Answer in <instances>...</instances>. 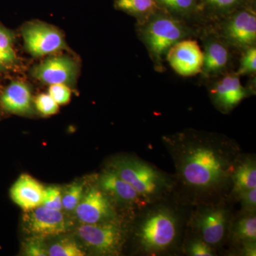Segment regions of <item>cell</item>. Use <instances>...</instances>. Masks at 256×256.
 Returning <instances> with one entry per match:
<instances>
[{"mask_svg": "<svg viewBox=\"0 0 256 256\" xmlns=\"http://www.w3.org/2000/svg\"><path fill=\"white\" fill-rule=\"evenodd\" d=\"M173 160L176 181L186 196L203 202L232 188L240 148L222 134L186 129L162 137Z\"/></svg>", "mask_w": 256, "mask_h": 256, "instance_id": "cell-1", "label": "cell"}, {"mask_svg": "<svg viewBox=\"0 0 256 256\" xmlns=\"http://www.w3.org/2000/svg\"><path fill=\"white\" fill-rule=\"evenodd\" d=\"M136 33L148 50L154 70H166V53L173 45L188 38H198L201 28H194L182 20L156 8L146 20L136 22Z\"/></svg>", "mask_w": 256, "mask_h": 256, "instance_id": "cell-2", "label": "cell"}, {"mask_svg": "<svg viewBox=\"0 0 256 256\" xmlns=\"http://www.w3.org/2000/svg\"><path fill=\"white\" fill-rule=\"evenodd\" d=\"M110 169L130 184L149 204L164 196L172 188L166 175L150 163L134 156L114 160Z\"/></svg>", "mask_w": 256, "mask_h": 256, "instance_id": "cell-3", "label": "cell"}, {"mask_svg": "<svg viewBox=\"0 0 256 256\" xmlns=\"http://www.w3.org/2000/svg\"><path fill=\"white\" fill-rule=\"evenodd\" d=\"M178 232V220L174 212L166 207H156L138 224L136 240L144 254L156 255L174 245Z\"/></svg>", "mask_w": 256, "mask_h": 256, "instance_id": "cell-4", "label": "cell"}, {"mask_svg": "<svg viewBox=\"0 0 256 256\" xmlns=\"http://www.w3.org/2000/svg\"><path fill=\"white\" fill-rule=\"evenodd\" d=\"M237 54L256 45V3L207 25Z\"/></svg>", "mask_w": 256, "mask_h": 256, "instance_id": "cell-5", "label": "cell"}, {"mask_svg": "<svg viewBox=\"0 0 256 256\" xmlns=\"http://www.w3.org/2000/svg\"><path fill=\"white\" fill-rule=\"evenodd\" d=\"M200 38L203 53V65L200 78L202 82L217 78L236 70L235 60L238 54L208 26L200 30Z\"/></svg>", "mask_w": 256, "mask_h": 256, "instance_id": "cell-6", "label": "cell"}, {"mask_svg": "<svg viewBox=\"0 0 256 256\" xmlns=\"http://www.w3.org/2000/svg\"><path fill=\"white\" fill-rule=\"evenodd\" d=\"M204 82L212 104L224 114L232 112L242 100L256 94V77L244 86L235 70Z\"/></svg>", "mask_w": 256, "mask_h": 256, "instance_id": "cell-7", "label": "cell"}, {"mask_svg": "<svg viewBox=\"0 0 256 256\" xmlns=\"http://www.w3.org/2000/svg\"><path fill=\"white\" fill-rule=\"evenodd\" d=\"M77 234L86 246L102 256L118 255L124 242V229L117 220L101 223L82 224Z\"/></svg>", "mask_w": 256, "mask_h": 256, "instance_id": "cell-8", "label": "cell"}, {"mask_svg": "<svg viewBox=\"0 0 256 256\" xmlns=\"http://www.w3.org/2000/svg\"><path fill=\"white\" fill-rule=\"evenodd\" d=\"M22 36L25 48L34 57L54 54L68 48L63 34L58 28L38 20L24 24Z\"/></svg>", "mask_w": 256, "mask_h": 256, "instance_id": "cell-9", "label": "cell"}, {"mask_svg": "<svg viewBox=\"0 0 256 256\" xmlns=\"http://www.w3.org/2000/svg\"><path fill=\"white\" fill-rule=\"evenodd\" d=\"M79 64L66 55L54 56L42 60L32 68L34 78L44 84H64L74 86L79 74Z\"/></svg>", "mask_w": 256, "mask_h": 256, "instance_id": "cell-10", "label": "cell"}, {"mask_svg": "<svg viewBox=\"0 0 256 256\" xmlns=\"http://www.w3.org/2000/svg\"><path fill=\"white\" fill-rule=\"evenodd\" d=\"M22 222L26 233L43 238L65 233L68 226L62 210H50L42 205L25 212Z\"/></svg>", "mask_w": 256, "mask_h": 256, "instance_id": "cell-11", "label": "cell"}, {"mask_svg": "<svg viewBox=\"0 0 256 256\" xmlns=\"http://www.w3.org/2000/svg\"><path fill=\"white\" fill-rule=\"evenodd\" d=\"M165 62L181 76L200 75L203 65L202 47L196 38L181 40L168 50Z\"/></svg>", "mask_w": 256, "mask_h": 256, "instance_id": "cell-12", "label": "cell"}, {"mask_svg": "<svg viewBox=\"0 0 256 256\" xmlns=\"http://www.w3.org/2000/svg\"><path fill=\"white\" fill-rule=\"evenodd\" d=\"M75 210L82 224H98L116 220L112 200L99 186L89 188Z\"/></svg>", "mask_w": 256, "mask_h": 256, "instance_id": "cell-13", "label": "cell"}, {"mask_svg": "<svg viewBox=\"0 0 256 256\" xmlns=\"http://www.w3.org/2000/svg\"><path fill=\"white\" fill-rule=\"evenodd\" d=\"M228 210L220 206H208L197 214L194 225L201 239L210 246L220 245L228 230Z\"/></svg>", "mask_w": 256, "mask_h": 256, "instance_id": "cell-14", "label": "cell"}, {"mask_svg": "<svg viewBox=\"0 0 256 256\" xmlns=\"http://www.w3.org/2000/svg\"><path fill=\"white\" fill-rule=\"evenodd\" d=\"M98 186L111 200L126 206L144 208L149 204L130 184L120 178L111 169L106 170L100 175Z\"/></svg>", "mask_w": 256, "mask_h": 256, "instance_id": "cell-15", "label": "cell"}, {"mask_svg": "<svg viewBox=\"0 0 256 256\" xmlns=\"http://www.w3.org/2000/svg\"><path fill=\"white\" fill-rule=\"evenodd\" d=\"M45 188L36 178L22 174L10 190L12 200L25 212L42 206Z\"/></svg>", "mask_w": 256, "mask_h": 256, "instance_id": "cell-16", "label": "cell"}, {"mask_svg": "<svg viewBox=\"0 0 256 256\" xmlns=\"http://www.w3.org/2000/svg\"><path fill=\"white\" fill-rule=\"evenodd\" d=\"M0 102L5 110L12 114H28L33 110L31 89L21 80L10 82L2 94Z\"/></svg>", "mask_w": 256, "mask_h": 256, "instance_id": "cell-17", "label": "cell"}, {"mask_svg": "<svg viewBox=\"0 0 256 256\" xmlns=\"http://www.w3.org/2000/svg\"><path fill=\"white\" fill-rule=\"evenodd\" d=\"M255 3L256 0H198V8L205 26L232 14L236 10Z\"/></svg>", "mask_w": 256, "mask_h": 256, "instance_id": "cell-18", "label": "cell"}, {"mask_svg": "<svg viewBox=\"0 0 256 256\" xmlns=\"http://www.w3.org/2000/svg\"><path fill=\"white\" fill-rule=\"evenodd\" d=\"M156 6L168 14L198 28L204 26L198 0H154Z\"/></svg>", "mask_w": 256, "mask_h": 256, "instance_id": "cell-19", "label": "cell"}, {"mask_svg": "<svg viewBox=\"0 0 256 256\" xmlns=\"http://www.w3.org/2000/svg\"><path fill=\"white\" fill-rule=\"evenodd\" d=\"M256 188V163L254 156H239L232 174V192L236 196L245 190Z\"/></svg>", "mask_w": 256, "mask_h": 256, "instance_id": "cell-20", "label": "cell"}, {"mask_svg": "<svg viewBox=\"0 0 256 256\" xmlns=\"http://www.w3.org/2000/svg\"><path fill=\"white\" fill-rule=\"evenodd\" d=\"M114 8L136 18L137 22L146 20L158 8L154 0H114Z\"/></svg>", "mask_w": 256, "mask_h": 256, "instance_id": "cell-21", "label": "cell"}, {"mask_svg": "<svg viewBox=\"0 0 256 256\" xmlns=\"http://www.w3.org/2000/svg\"><path fill=\"white\" fill-rule=\"evenodd\" d=\"M234 242L240 244L256 242V213H246L234 223L232 230Z\"/></svg>", "mask_w": 256, "mask_h": 256, "instance_id": "cell-22", "label": "cell"}, {"mask_svg": "<svg viewBox=\"0 0 256 256\" xmlns=\"http://www.w3.org/2000/svg\"><path fill=\"white\" fill-rule=\"evenodd\" d=\"M14 34L0 24V54L9 66L18 62V56L14 48Z\"/></svg>", "mask_w": 256, "mask_h": 256, "instance_id": "cell-23", "label": "cell"}, {"mask_svg": "<svg viewBox=\"0 0 256 256\" xmlns=\"http://www.w3.org/2000/svg\"><path fill=\"white\" fill-rule=\"evenodd\" d=\"M238 62L235 72L239 76L256 77V45L242 52L238 56Z\"/></svg>", "mask_w": 256, "mask_h": 256, "instance_id": "cell-24", "label": "cell"}, {"mask_svg": "<svg viewBox=\"0 0 256 256\" xmlns=\"http://www.w3.org/2000/svg\"><path fill=\"white\" fill-rule=\"evenodd\" d=\"M50 256H84L85 252L80 248L77 242L72 238H62L53 245L48 250Z\"/></svg>", "mask_w": 256, "mask_h": 256, "instance_id": "cell-25", "label": "cell"}, {"mask_svg": "<svg viewBox=\"0 0 256 256\" xmlns=\"http://www.w3.org/2000/svg\"><path fill=\"white\" fill-rule=\"evenodd\" d=\"M84 188L82 184H74L69 186L62 194V206L66 210H74L76 208L84 196Z\"/></svg>", "mask_w": 256, "mask_h": 256, "instance_id": "cell-26", "label": "cell"}, {"mask_svg": "<svg viewBox=\"0 0 256 256\" xmlns=\"http://www.w3.org/2000/svg\"><path fill=\"white\" fill-rule=\"evenodd\" d=\"M34 104L36 110L44 116H53L60 108V106L48 94H42L37 96Z\"/></svg>", "mask_w": 256, "mask_h": 256, "instance_id": "cell-27", "label": "cell"}, {"mask_svg": "<svg viewBox=\"0 0 256 256\" xmlns=\"http://www.w3.org/2000/svg\"><path fill=\"white\" fill-rule=\"evenodd\" d=\"M42 206L50 210H62V194L60 188L57 186H50L45 188Z\"/></svg>", "mask_w": 256, "mask_h": 256, "instance_id": "cell-28", "label": "cell"}, {"mask_svg": "<svg viewBox=\"0 0 256 256\" xmlns=\"http://www.w3.org/2000/svg\"><path fill=\"white\" fill-rule=\"evenodd\" d=\"M24 254L28 256H45L48 252L45 248L43 238L32 236L24 242Z\"/></svg>", "mask_w": 256, "mask_h": 256, "instance_id": "cell-29", "label": "cell"}, {"mask_svg": "<svg viewBox=\"0 0 256 256\" xmlns=\"http://www.w3.org/2000/svg\"><path fill=\"white\" fill-rule=\"evenodd\" d=\"M48 94L58 106L68 104L72 97L70 87L64 84H53L48 88Z\"/></svg>", "mask_w": 256, "mask_h": 256, "instance_id": "cell-30", "label": "cell"}, {"mask_svg": "<svg viewBox=\"0 0 256 256\" xmlns=\"http://www.w3.org/2000/svg\"><path fill=\"white\" fill-rule=\"evenodd\" d=\"M246 213H256V188L245 190L236 195Z\"/></svg>", "mask_w": 256, "mask_h": 256, "instance_id": "cell-31", "label": "cell"}, {"mask_svg": "<svg viewBox=\"0 0 256 256\" xmlns=\"http://www.w3.org/2000/svg\"><path fill=\"white\" fill-rule=\"evenodd\" d=\"M210 246L202 239H195L188 246V254L192 256H212L214 255Z\"/></svg>", "mask_w": 256, "mask_h": 256, "instance_id": "cell-32", "label": "cell"}, {"mask_svg": "<svg viewBox=\"0 0 256 256\" xmlns=\"http://www.w3.org/2000/svg\"><path fill=\"white\" fill-rule=\"evenodd\" d=\"M242 254L244 256H256V242H246L242 244Z\"/></svg>", "mask_w": 256, "mask_h": 256, "instance_id": "cell-33", "label": "cell"}, {"mask_svg": "<svg viewBox=\"0 0 256 256\" xmlns=\"http://www.w3.org/2000/svg\"><path fill=\"white\" fill-rule=\"evenodd\" d=\"M9 67L8 64H6V62H5L4 58H3L2 56L0 54V70H2V69L8 68Z\"/></svg>", "mask_w": 256, "mask_h": 256, "instance_id": "cell-34", "label": "cell"}]
</instances>
